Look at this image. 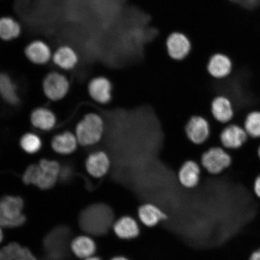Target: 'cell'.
<instances>
[{
  "mask_svg": "<svg viewBox=\"0 0 260 260\" xmlns=\"http://www.w3.org/2000/svg\"><path fill=\"white\" fill-rule=\"evenodd\" d=\"M112 213L105 205H91L81 211L79 225L84 233L93 236L105 235L112 222Z\"/></svg>",
  "mask_w": 260,
  "mask_h": 260,
  "instance_id": "1",
  "label": "cell"
},
{
  "mask_svg": "<svg viewBox=\"0 0 260 260\" xmlns=\"http://www.w3.org/2000/svg\"><path fill=\"white\" fill-rule=\"evenodd\" d=\"M57 161L43 158L38 164H32L26 169L22 181L25 184L35 185L40 189H50L56 184L60 172Z\"/></svg>",
  "mask_w": 260,
  "mask_h": 260,
  "instance_id": "2",
  "label": "cell"
},
{
  "mask_svg": "<svg viewBox=\"0 0 260 260\" xmlns=\"http://www.w3.org/2000/svg\"><path fill=\"white\" fill-rule=\"evenodd\" d=\"M71 236L72 231L66 225L50 231L43 240L45 255L42 260H69Z\"/></svg>",
  "mask_w": 260,
  "mask_h": 260,
  "instance_id": "3",
  "label": "cell"
},
{
  "mask_svg": "<svg viewBox=\"0 0 260 260\" xmlns=\"http://www.w3.org/2000/svg\"><path fill=\"white\" fill-rule=\"evenodd\" d=\"M104 132V120L95 113L87 114L76 126L78 142L83 146H92L99 143L103 138Z\"/></svg>",
  "mask_w": 260,
  "mask_h": 260,
  "instance_id": "4",
  "label": "cell"
},
{
  "mask_svg": "<svg viewBox=\"0 0 260 260\" xmlns=\"http://www.w3.org/2000/svg\"><path fill=\"white\" fill-rule=\"evenodd\" d=\"M24 203L19 197L6 195L0 199V226L7 229L21 226L26 222L22 213Z\"/></svg>",
  "mask_w": 260,
  "mask_h": 260,
  "instance_id": "5",
  "label": "cell"
},
{
  "mask_svg": "<svg viewBox=\"0 0 260 260\" xmlns=\"http://www.w3.org/2000/svg\"><path fill=\"white\" fill-rule=\"evenodd\" d=\"M201 165L209 173L220 174L232 164V157L222 148L213 147L204 152Z\"/></svg>",
  "mask_w": 260,
  "mask_h": 260,
  "instance_id": "6",
  "label": "cell"
},
{
  "mask_svg": "<svg viewBox=\"0 0 260 260\" xmlns=\"http://www.w3.org/2000/svg\"><path fill=\"white\" fill-rule=\"evenodd\" d=\"M69 89L70 82L67 77L56 71L48 73L43 80L45 96L54 102L66 96Z\"/></svg>",
  "mask_w": 260,
  "mask_h": 260,
  "instance_id": "7",
  "label": "cell"
},
{
  "mask_svg": "<svg viewBox=\"0 0 260 260\" xmlns=\"http://www.w3.org/2000/svg\"><path fill=\"white\" fill-rule=\"evenodd\" d=\"M185 132L187 138L194 145H202L209 139L210 126L203 116L194 115L188 120Z\"/></svg>",
  "mask_w": 260,
  "mask_h": 260,
  "instance_id": "8",
  "label": "cell"
},
{
  "mask_svg": "<svg viewBox=\"0 0 260 260\" xmlns=\"http://www.w3.org/2000/svg\"><path fill=\"white\" fill-rule=\"evenodd\" d=\"M166 45L169 56L176 61L186 58L191 49L189 39L186 35L180 32H174L169 36Z\"/></svg>",
  "mask_w": 260,
  "mask_h": 260,
  "instance_id": "9",
  "label": "cell"
},
{
  "mask_svg": "<svg viewBox=\"0 0 260 260\" xmlns=\"http://www.w3.org/2000/svg\"><path fill=\"white\" fill-rule=\"evenodd\" d=\"M112 90L111 81L103 76L93 78L88 84L90 97L101 105H107L111 102Z\"/></svg>",
  "mask_w": 260,
  "mask_h": 260,
  "instance_id": "10",
  "label": "cell"
},
{
  "mask_svg": "<svg viewBox=\"0 0 260 260\" xmlns=\"http://www.w3.org/2000/svg\"><path fill=\"white\" fill-rule=\"evenodd\" d=\"M85 165L86 171L90 176L100 178L108 173L111 167V160L106 152L97 151L87 157Z\"/></svg>",
  "mask_w": 260,
  "mask_h": 260,
  "instance_id": "11",
  "label": "cell"
},
{
  "mask_svg": "<svg viewBox=\"0 0 260 260\" xmlns=\"http://www.w3.org/2000/svg\"><path fill=\"white\" fill-rule=\"evenodd\" d=\"M24 54L31 63L37 65L48 63L53 56L50 47L42 40H35L28 43L24 49Z\"/></svg>",
  "mask_w": 260,
  "mask_h": 260,
  "instance_id": "12",
  "label": "cell"
},
{
  "mask_svg": "<svg viewBox=\"0 0 260 260\" xmlns=\"http://www.w3.org/2000/svg\"><path fill=\"white\" fill-rule=\"evenodd\" d=\"M201 174V167L197 162L192 160H187L179 170L178 181L182 186L193 188L199 184Z\"/></svg>",
  "mask_w": 260,
  "mask_h": 260,
  "instance_id": "13",
  "label": "cell"
},
{
  "mask_svg": "<svg viewBox=\"0 0 260 260\" xmlns=\"http://www.w3.org/2000/svg\"><path fill=\"white\" fill-rule=\"evenodd\" d=\"M52 60L56 67L65 71L74 69L79 63V57L76 50L69 45H61L53 53Z\"/></svg>",
  "mask_w": 260,
  "mask_h": 260,
  "instance_id": "14",
  "label": "cell"
},
{
  "mask_svg": "<svg viewBox=\"0 0 260 260\" xmlns=\"http://www.w3.org/2000/svg\"><path fill=\"white\" fill-rule=\"evenodd\" d=\"M245 129L237 125H230L222 130L220 135V142L228 149L241 147L248 137Z\"/></svg>",
  "mask_w": 260,
  "mask_h": 260,
  "instance_id": "15",
  "label": "cell"
},
{
  "mask_svg": "<svg viewBox=\"0 0 260 260\" xmlns=\"http://www.w3.org/2000/svg\"><path fill=\"white\" fill-rule=\"evenodd\" d=\"M113 229L116 236L122 240L134 239L140 234L138 223L131 216H123L117 220L113 224Z\"/></svg>",
  "mask_w": 260,
  "mask_h": 260,
  "instance_id": "16",
  "label": "cell"
},
{
  "mask_svg": "<svg viewBox=\"0 0 260 260\" xmlns=\"http://www.w3.org/2000/svg\"><path fill=\"white\" fill-rule=\"evenodd\" d=\"M211 112L214 118L220 123L229 122L234 116L232 102L225 96L220 95L214 99L211 103Z\"/></svg>",
  "mask_w": 260,
  "mask_h": 260,
  "instance_id": "17",
  "label": "cell"
},
{
  "mask_svg": "<svg viewBox=\"0 0 260 260\" xmlns=\"http://www.w3.org/2000/svg\"><path fill=\"white\" fill-rule=\"evenodd\" d=\"M138 214L141 222L147 227H154L161 220L167 219V214L160 208L150 203L140 206Z\"/></svg>",
  "mask_w": 260,
  "mask_h": 260,
  "instance_id": "18",
  "label": "cell"
},
{
  "mask_svg": "<svg viewBox=\"0 0 260 260\" xmlns=\"http://www.w3.org/2000/svg\"><path fill=\"white\" fill-rule=\"evenodd\" d=\"M232 63L230 58L222 54H214L207 64L208 72L217 79L226 77L232 72Z\"/></svg>",
  "mask_w": 260,
  "mask_h": 260,
  "instance_id": "19",
  "label": "cell"
},
{
  "mask_svg": "<svg viewBox=\"0 0 260 260\" xmlns=\"http://www.w3.org/2000/svg\"><path fill=\"white\" fill-rule=\"evenodd\" d=\"M78 143L76 136L70 132H64L54 136L51 146L57 153L68 155L76 150Z\"/></svg>",
  "mask_w": 260,
  "mask_h": 260,
  "instance_id": "20",
  "label": "cell"
},
{
  "mask_svg": "<svg viewBox=\"0 0 260 260\" xmlns=\"http://www.w3.org/2000/svg\"><path fill=\"white\" fill-rule=\"evenodd\" d=\"M31 122L36 128L42 131H50L56 124V117L51 110L39 107L32 112Z\"/></svg>",
  "mask_w": 260,
  "mask_h": 260,
  "instance_id": "21",
  "label": "cell"
},
{
  "mask_svg": "<svg viewBox=\"0 0 260 260\" xmlns=\"http://www.w3.org/2000/svg\"><path fill=\"white\" fill-rule=\"evenodd\" d=\"M0 96L9 105L17 106L20 102L17 86L6 73H0Z\"/></svg>",
  "mask_w": 260,
  "mask_h": 260,
  "instance_id": "22",
  "label": "cell"
},
{
  "mask_svg": "<svg viewBox=\"0 0 260 260\" xmlns=\"http://www.w3.org/2000/svg\"><path fill=\"white\" fill-rule=\"evenodd\" d=\"M0 260H38L30 250L15 242L0 249Z\"/></svg>",
  "mask_w": 260,
  "mask_h": 260,
  "instance_id": "23",
  "label": "cell"
},
{
  "mask_svg": "<svg viewBox=\"0 0 260 260\" xmlns=\"http://www.w3.org/2000/svg\"><path fill=\"white\" fill-rule=\"evenodd\" d=\"M71 250L77 257L87 258L95 254L96 245L94 240L87 236H79L71 242Z\"/></svg>",
  "mask_w": 260,
  "mask_h": 260,
  "instance_id": "24",
  "label": "cell"
},
{
  "mask_svg": "<svg viewBox=\"0 0 260 260\" xmlns=\"http://www.w3.org/2000/svg\"><path fill=\"white\" fill-rule=\"evenodd\" d=\"M22 27L20 23L11 16H5L0 18V40L11 41L20 36Z\"/></svg>",
  "mask_w": 260,
  "mask_h": 260,
  "instance_id": "25",
  "label": "cell"
},
{
  "mask_svg": "<svg viewBox=\"0 0 260 260\" xmlns=\"http://www.w3.org/2000/svg\"><path fill=\"white\" fill-rule=\"evenodd\" d=\"M19 145L27 153L34 154L40 151L42 142L38 135L34 133H27L22 136Z\"/></svg>",
  "mask_w": 260,
  "mask_h": 260,
  "instance_id": "26",
  "label": "cell"
},
{
  "mask_svg": "<svg viewBox=\"0 0 260 260\" xmlns=\"http://www.w3.org/2000/svg\"><path fill=\"white\" fill-rule=\"evenodd\" d=\"M244 129L248 136L253 138H260V112L254 111L248 114Z\"/></svg>",
  "mask_w": 260,
  "mask_h": 260,
  "instance_id": "27",
  "label": "cell"
},
{
  "mask_svg": "<svg viewBox=\"0 0 260 260\" xmlns=\"http://www.w3.org/2000/svg\"><path fill=\"white\" fill-rule=\"evenodd\" d=\"M233 2L237 3L243 6L244 8L251 9L258 6L260 3V0H230Z\"/></svg>",
  "mask_w": 260,
  "mask_h": 260,
  "instance_id": "28",
  "label": "cell"
},
{
  "mask_svg": "<svg viewBox=\"0 0 260 260\" xmlns=\"http://www.w3.org/2000/svg\"><path fill=\"white\" fill-rule=\"evenodd\" d=\"M253 189L256 196L260 198V175L255 179Z\"/></svg>",
  "mask_w": 260,
  "mask_h": 260,
  "instance_id": "29",
  "label": "cell"
},
{
  "mask_svg": "<svg viewBox=\"0 0 260 260\" xmlns=\"http://www.w3.org/2000/svg\"><path fill=\"white\" fill-rule=\"evenodd\" d=\"M250 260H260V249L252 253Z\"/></svg>",
  "mask_w": 260,
  "mask_h": 260,
  "instance_id": "30",
  "label": "cell"
},
{
  "mask_svg": "<svg viewBox=\"0 0 260 260\" xmlns=\"http://www.w3.org/2000/svg\"><path fill=\"white\" fill-rule=\"evenodd\" d=\"M110 260H129L127 258H126L125 256H116L115 257H113Z\"/></svg>",
  "mask_w": 260,
  "mask_h": 260,
  "instance_id": "31",
  "label": "cell"
},
{
  "mask_svg": "<svg viewBox=\"0 0 260 260\" xmlns=\"http://www.w3.org/2000/svg\"><path fill=\"white\" fill-rule=\"evenodd\" d=\"M85 260H102L99 257H97V256H90V257L87 258L85 259Z\"/></svg>",
  "mask_w": 260,
  "mask_h": 260,
  "instance_id": "32",
  "label": "cell"
},
{
  "mask_svg": "<svg viewBox=\"0 0 260 260\" xmlns=\"http://www.w3.org/2000/svg\"><path fill=\"white\" fill-rule=\"evenodd\" d=\"M3 239V234L2 232V226H0V243L2 242Z\"/></svg>",
  "mask_w": 260,
  "mask_h": 260,
  "instance_id": "33",
  "label": "cell"
},
{
  "mask_svg": "<svg viewBox=\"0 0 260 260\" xmlns=\"http://www.w3.org/2000/svg\"><path fill=\"white\" fill-rule=\"evenodd\" d=\"M258 156H259V157L260 158V146L258 148Z\"/></svg>",
  "mask_w": 260,
  "mask_h": 260,
  "instance_id": "34",
  "label": "cell"
}]
</instances>
